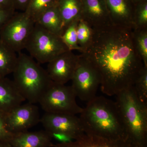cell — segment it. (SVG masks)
<instances>
[{
  "mask_svg": "<svg viewBox=\"0 0 147 147\" xmlns=\"http://www.w3.org/2000/svg\"><path fill=\"white\" fill-rule=\"evenodd\" d=\"M15 13V11H11L0 7V30Z\"/></svg>",
  "mask_w": 147,
  "mask_h": 147,
  "instance_id": "cell-27",
  "label": "cell"
},
{
  "mask_svg": "<svg viewBox=\"0 0 147 147\" xmlns=\"http://www.w3.org/2000/svg\"><path fill=\"white\" fill-rule=\"evenodd\" d=\"M12 134L6 129L4 117L0 115V141L9 142Z\"/></svg>",
  "mask_w": 147,
  "mask_h": 147,
  "instance_id": "cell-26",
  "label": "cell"
},
{
  "mask_svg": "<svg viewBox=\"0 0 147 147\" xmlns=\"http://www.w3.org/2000/svg\"><path fill=\"white\" fill-rule=\"evenodd\" d=\"M134 28H147V0L135 5L134 16Z\"/></svg>",
  "mask_w": 147,
  "mask_h": 147,
  "instance_id": "cell-25",
  "label": "cell"
},
{
  "mask_svg": "<svg viewBox=\"0 0 147 147\" xmlns=\"http://www.w3.org/2000/svg\"><path fill=\"white\" fill-rule=\"evenodd\" d=\"M79 21H74L67 27L61 38L64 44L69 51L78 50L82 53V49L78 43L77 27Z\"/></svg>",
  "mask_w": 147,
  "mask_h": 147,
  "instance_id": "cell-23",
  "label": "cell"
},
{
  "mask_svg": "<svg viewBox=\"0 0 147 147\" xmlns=\"http://www.w3.org/2000/svg\"><path fill=\"white\" fill-rule=\"evenodd\" d=\"M79 58V55L68 50L48 63L46 70L51 80L61 84H65L71 80Z\"/></svg>",
  "mask_w": 147,
  "mask_h": 147,
  "instance_id": "cell-11",
  "label": "cell"
},
{
  "mask_svg": "<svg viewBox=\"0 0 147 147\" xmlns=\"http://www.w3.org/2000/svg\"><path fill=\"white\" fill-rule=\"evenodd\" d=\"M53 138L59 142V143H67L73 141L71 137L63 133L55 132L51 133Z\"/></svg>",
  "mask_w": 147,
  "mask_h": 147,
  "instance_id": "cell-28",
  "label": "cell"
},
{
  "mask_svg": "<svg viewBox=\"0 0 147 147\" xmlns=\"http://www.w3.org/2000/svg\"><path fill=\"white\" fill-rule=\"evenodd\" d=\"M25 100L13 80L0 77V115L5 117Z\"/></svg>",
  "mask_w": 147,
  "mask_h": 147,
  "instance_id": "cell-14",
  "label": "cell"
},
{
  "mask_svg": "<svg viewBox=\"0 0 147 147\" xmlns=\"http://www.w3.org/2000/svg\"><path fill=\"white\" fill-rule=\"evenodd\" d=\"M4 119L6 129L11 134L27 131L40 120L38 107L29 102L18 105Z\"/></svg>",
  "mask_w": 147,
  "mask_h": 147,
  "instance_id": "cell-10",
  "label": "cell"
},
{
  "mask_svg": "<svg viewBox=\"0 0 147 147\" xmlns=\"http://www.w3.org/2000/svg\"><path fill=\"white\" fill-rule=\"evenodd\" d=\"M79 117L87 135L110 140H128L126 128L115 101L96 96L87 102Z\"/></svg>",
  "mask_w": 147,
  "mask_h": 147,
  "instance_id": "cell-2",
  "label": "cell"
},
{
  "mask_svg": "<svg viewBox=\"0 0 147 147\" xmlns=\"http://www.w3.org/2000/svg\"><path fill=\"white\" fill-rule=\"evenodd\" d=\"M52 139L46 130L26 131L12 134L9 143L11 147H55Z\"/></svg>",
  "mask_w": 147,
  "mask_h": 147,
  "instance_id": "cell-15",
  "label": "cell"
},
{
  "mask_svg": "<svg viewBox=\"0 0 147 147\" xmlns=\"http://www.w3.org/2000/svg\"><path fill=\"white\" fill-rule=\"evenodd\" d=\"M94 31L86 22L81 19L77 27L78 43L84 53L91 44L93 38Z\"/></svg>",
  "mask_w": 147,
  "mask_h": 147,
  "instance_id": "cell-22",
  "label": "cell"
},
{
  "mask_svg": "<svg viewBox=\"0 0 147 147\" xmlns=\"http://www.w3.org/2000/svg\"><path fill=\"white\" fill-rule=\"evenodd\" d=\"M76 97L71 86L53 82L38 103L45 113L76 115L83 109L76 103Z\"/></svg>",
  "mask_w": 147,
  "mask_h": 147,
  "instance_id": "cell-6",
  "label": "cell"
},
{
  "mask_svg": "<svg viewBox=\"0 0 147 147\" xmlns=\"http://www.w3.org/2000/svg\"><path fill=\"white\" fill-rule=\"evenodd\" d=\"M30 56L39 64L50 62L69 50L61 37L35 24L26 48Z\"/></svg>",
  "mask_w": 147,
  "mask_h": 147,
  "instance_id": "cell-5",
  "label": "cell"
},
{
  "mask_svg": "<svg viewBox=\"0 0 147 147\" xmlns=\"http://www.w3.org/2000/svg\"><path fill=\"white\" fill-rule=\"evenodd\" d=\"M45 130L51 133H63L74 140L85 134L82 122L76 115L45 113L40 118Z\"/></svg>",
  "mask_w": 147,
  "mask_h": 147,
  "instance_id": "cell-9",
  "label": "cell"
},
{
  "mask_svg": "<svg viewBox=\"0 0 147 147\" xmlns=\"http://www.w3.org/2000/svg\"><path fill=\"white\" fill-rule=\"evenodd\" d=\"M0 147H11V146L8 142L0 141Z\"/></svg>",
  "mask_w": 147,
  "mask_h": 147,
  "instance_id": "cell-31",
  "label": "cell"
},
{
  "mask_svg": "<svg viewBox=\"0 0 147 147\" xmlns=\"http://www.w3.org/2000/svg\"><path fill=\"white\" fill-rule=\"evenodd\" d=\"M116 96L128 140L137 147H147V105L139 100L133 86Z\"/></svg>",
  "mask_w": 147,
  "mask_h": 147,
  "instance_id": "cell-4",
  "label": "cell"
},
{
  "mask_svg": "<svg viewBox=\"0 0 147 147\" xmlns=\"http://www.w3.org/2000/svg\"><path fill=\"white\" fill-rule=\"evenodd\" d=\"M0 7L11 11L16 10L13 0H0Z\"/></svg>",
  "mask_w": 147,
  "mask_h": 147,
  "instance_id": "cell-30",
  "label": "cell"
},
{
  "mask_svg": "<svg viewBox=\"0 0 147 147\" xmlns=\"http://www.w3.org/2000/svg\"><path fill=\"white\" fill-rule=\"evenodd\" d=\"M58 0H30L28 7L24 12L35 23L45 11L57 4Z\"/></svg>",
  "mask_w": 147,
  "mask_h": 147,
  "instance_id": "cell-21",
  "label": "cell"
},
{
  "mask_svg": "<svg viewBox=\"0 0 147 147\" xmlns=\"http://www.w3.org/2000/svg\"><path fill=\"white\" fill-rule=\"evenodd\" d=\"M55 147H137L128 140H110L84 134L67 143H58Z\"/></svg>",
  "mask_w": 147,
  "mask_h": 147,
  "instance_id": "cell-16",
  "label": "cell"
},
{
  "mask_svg": "<svg viewBox=\"0 0 147 147\" xmlns=\"http://www.w3.org/2000/svg\"><path fill=\"white\" fill-rule=\"evenodd\" d=\"M16 53L0 40V77L12 73L17 62Z\"/></svg>",
  "mask_w": 147,
  "mask_h": 147,
  "instance_id": "cell-19",
  "label": "cell"
},
{
  "mask_svg": "<svg viewBox=\"0 0 147 147\" xmlns=\"http://www.w3.org/2000/svg\"><path fill=\"white\" fill-rule=\"evenodd\" d=\"M133 43L144 65L147 67V28H135L131 31Z\"/></svg>",
  "mask_w": 147,
  "mask_h": 147,
  "instance_id": "cell-20",
  "label": "cell"
},
{
  "mask_svg": "<svg viewBox=\"0 0 147 147\" xmlns=\"http://www.w3.org/2000/svg\"><path fill=\"white\" fill-rule=\"evenodd\" d=\"M133 88L139 100L147 105V67H143Z\"/></svg>",
  "mask_w": 147,
  "mask_h": 147,
  "instance_id": "cell-24",
  "label": "cell"
},
{
  "mask_svg": "<svg viewBox=\"0 0 147 147\" xmlns=\"http://www.w3.org/2000/svg\"><path fill=\"white\" fill-rule=\"evenodd\" d=\"M15 9L24 12L28 7L30 0H13Z\"/></svg>",
  "mask_w": 147,
  "mask_h": 147,
  "instance_id": "cell-29",
  "label": "cell"
},
{
  "mask_svg": "<svg viewBox=\"0 0 147 147\" xmlns=\"http://www.w3.org/2000/svg\"><path fill=\"white\" fill-rule=\"evenodd\" d=\"M132 30L113 25L94 31L91 44L82 53L97 69L101 91L109 96L133 87L144 66L134 47Z\"/></svg>",
  "mask_w": 147,
  "mask_h": 147,
  "instance_id": "cell-1",
  "label": "cell"
},
{
  "mask_svg": "<svg viewBox=\"0 0 147 147\" xmlns=\"http://www.w3.org/2000/svg\"><path fill=\"white\" fill-rule=\"evenodd\" d=\"M57 7L62 19L63 33L71 23L82 18V0H58Z\"/></svg>",
  "mask_w": 147,
  "mask_h": 147,
  "instance_id": "cell-17",
  "label": "cell"
},
{
  "mask_svg": "<svg viewBox=\"0 0 147 147\" xmlns=\"http://www.w3.org/2000/svg\"><path fill=\"white\" fill-rule=\"evenodd\" d=\"M81 19L98 31L108 28L113 24L104 0H82Z\"/></svg>",
  "mask_w": 147,
  "mask_h": 147,
  "instance_id": "cell-12",
  "label": "cell"
},
{
  "mask_svg": "<svg viewBox=\"0 0 147 147\" xmlns=\"http://www.w3.org/2000/svg\"><path fill=\"white\" fill-rule=\"evenodd\" d=\"M35 24L48 32L61 36L63 33V24L57 4L45 11L38 18Z\"/></svg>",
  "mask_w": 147,
  "mask_h": 147,
  "instance_id": "cell-18",
  "label": "cell"
},
{
  "mask_svg": "<svg viewBox=\"0 0 147 147\" xmlns=\"http://www.w3.org/2000/svg\"><path fill=\"white\" fill-rule=\"evenodd\" d=\"M113 25L124 28L134 29L135 5L131 0H104Z\"/></svg>",
  "mask_w": 147,
  "mask_h": 147,
  "instance_id": "cell-13",
  "label": "cell"
},
{
  "mask_svg": "<svg viewBox=\"0 0 147 147\" xmlns=\"http://www.w3.org/2000/svg\"><path fill=\"white\" fill-rule=\"evenodd\" d=\"M35 24L25 12L15 13L0 30V40L16 53H20L25 49Z\"/></svg>",
  "mask_w": 147,
  "mask_h": 147,
  "instance_id": "cell-7",
  "label": "cell"
},
{
  "mask_svg": "<svg viewBox=\"0 0 147 147\" xmlns=\"http://www.w3.org/2000/svg\"><path fill=\"white\" fill-rule=\"evenodd\" d=\"M71 79L72 87L76 96L89 102L96 96L100 85V74L94 66L81 54Z\"/></svg>",
  "mask_w": 147,
  "mask_h": 147,
  "instance_id": "cell-8",
  "label": "cell"
},
{
  "mask_svg": "<svg viewBox=\"0 0 147 147\" xmlns=\"http://www.w3.org/2000/svg\"><path fill=\"white\" fill-rule=\"evenodd\" d=\"M131 1H132V2L134 3L135 5L139 3L142 2L146 1V0H131Z\"/></svg>",
  "mask_w": 147,
  "mask_h": 147,
  "instance_id": "cell-32",
  "label": "cell"
},
{
  "mask_svg": "<svg viewBox=\"0 0 147 147\" xmlns=\"http://www.w3.org/2000/svg\"><path fill=\"white\" fill-rule=\"evenodd\" d=\"M13 74V82L26 100L38 103L53 83L47 70L30 55L20 52Z\"/></svg>",
  "mask_w": 147,
  "mask_h": 147,
  "instance_id": "cell-3",
  "label": "cell"
}]
</instances>
